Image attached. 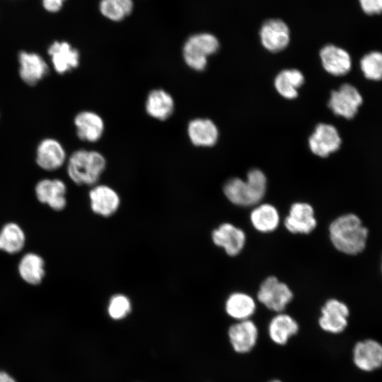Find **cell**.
<instances>
[{"label": "cell", "instance_id": "1", "mask_svg": "<svg viewBox=\"0 0 382 382\" xmlns=\"http://www.w3.org/2000/svg\"><path fill=\"white\" fill-rule=\"evenodd\" d=\"M329 237L339 252L357 255L366 248L369 229L355 214L347 213L334 219L329 226Z\"/></svg>", "mask_w": 382, "mask_h": 382}, {"label": "cell", "instance_id": "2", "mask_svg": "<svg viewBox=\"0 0 382 382\" xmlns=\"http://www.w3.org/2000/svg\"><path fill=\"white\" fill-rule=\"evenodd\" d=\"M106 166V159L101 153L80 149L69 157L66 172L75 184L92 187L98 184Z\"/></svg>", "mask_w": 382, "mask_h": 382}, {"label": "cell", "instance_id": "3", "mask_svg": "<svg viewBox=\"0 0 382 382\" xmlns=\"http://www.w3.org/2000/svg\"><path fill=\"white\" fill-rule=\"evenodd\" d=\"M267 189V178L262 171L252 169L246 180L239 178L229 179L224 185V193L233 204L241 207L255 206L263 199Z\"/></svg>", "mask_w": 382, "mask_h": 382}, {"label": "cell", "instance_id": "4", "mask_svg": "<svg viewBox=\"0 0 382 382\" xmlns=\"http://www.w3.org/2000/svg\"><path fill=\"white\" fill-rule=\"evenodd\" d=\"M219 48L218 39L207 33H197L190 36L183 47V57L186 65L191 69L201 71L207 65L208 57L215 54Z\"/></svg>", "mask_w": 382, "mask_h": 382}, {"label": "cell", "instance_id": "5", "mask_svg": "<svg viewBox=\"0 0 382 382\" xmlns=\"http://www.w3.org/2000/svg\"><path fill=\"white\" fill-rule=\"evenodd\" d=\"M257 297L270 310L280 312L291 301L293 294L289 287L277 277L270 276L260 284Z\"/></svg>", "mask_w": 382, "mask_h": 382}, {"label": "cell", "instance_id": "6", "mask_svg": "<svg viewBox=\"0 0 382 382\" xmlns=\"http://www.w3.org/2000/svg\"><path fill=\"white\" fill-rule=\"evenodd\" d=\"M362 102L358 90L351 84L345 83L331 92L328 105L335 115L349 120L356 115Z\"/></svg>", "mask_w": 382, "mask_h": 382}, {"label": "cell", "instance_id": "7", "mask_svg": "<svg viewBox=\"0 0 382 382\" xmlns=\"http://www.w3.org/2000/svg\"><path fill=\"white\" fill-rule=\"evenodd\" d=\"M66 191L65 183L57 178L42 179L35 187L37 199L56 212L62 211L66 207Z\"/></svg>", "mask_w": 382, "mask_h": 382}, {"label": "cell", "instance_id": "8", "mask_svg": "<svg viewBox=\"0 0 382 382\" xmlns=\"http://www.w3.org/2000/svg\"><path fill=\"white\" fill-rule=\"evenodd\" d=\"M340 145L341 138L337 129L329 124H318L308 139L310 150L322 158L337 151Z\"/></svg>", "mask_w": 382, "mask_h": 382}, {"label": "cell", "instance_id": "9", "mask_svg": "<svg viewBox=\"0 0 382 382\" xmlns=\"http://www.w3.org/2000/svg\"><path fill=\"white\" fill-rule=\"evenodd\" d=\"M91 211L103 217H110L120 208L121 199L119 194L109 185L96 184L88 192Z\"/></svg>", "mask_w": 382, "mask_h": 382}, {"label": "cell", "instance_id": "10", "mask_svg": "<svg viewBox=\"0 0 382 382\" xmlns=\"http://www.w3.org/2000/svg\"><path fill=\"white\" fill-rule=\"evenodd\" d=\"M66 160L65 149L57 139L46 138L38 144L35 161L40 168L48 171L56 170L64 164Z\"/></svg>", "mask_w": 382, "mask_h": 382}, {"label": "cell", "instance_id": "11", "mask_svg": "<svg viewBox=\"0 0 382 382\" xmlns=\"http://www.w3.org/2000/svg\"><path fill=\"white\" fill-rule=\"evenodd\" d=\"M260 36L263 47L272 52L283 50L290 40L289 29L280 19L266 21L260 28Z\"/></svg>", "mask_w": 382, "mask_h": 382}, {"label": "cell", "instance_id": "12", "mask_svg": "<svg viewBox=\"0 0 382 382\" xmlns=\"http://www.w3.org/2000/svg\"><path fill=\"white\" fill-rule=\"evenodd\" d=\"M19 76L29 86H34L45 78L49 66L37 53L22 50L18 53Z\"/></svg>", "mask_w": 382, "mask_h": 382}, {"label": "cell", "instance_id": "13", "mask_svg": "<svg viewBox=\"0 0 382 382\" xmlns=\"http://www.w3.org/2000/svg\"><path fill=\"white\" fill-rule=\"evenodd\" d=\"M349 314V308L345 303L335 299H330L325 302L321 309L319 325L327 332L339 333L345 329Z\"/></svg>", "mask_w": 382, "mask_h": 382}, {"label": "cell", "instance_id": "14", "mask_svg": "<svg viewBox=\"0 0 382 382\" xmlns=\"http://www.w3.org/2000/svg\"><path fill=\"white\" fill-rule=\"evenodd\" d=\"M317 221L311 205L306 202L294 203L284 219L286 228L292 233L307 234L316 226Z\"/></svg>", "mask_w": 382, "mask_h": 382}, {"label": "cell", "instance_id": "15", "mask_svg": "<svg viewBox=\"0 0 382 382\" xmlns=\"http://www.w3.org/2000/svg\"><path fill=\"white\" fill-rule=\"evenodd\" d=\"M48 55L54 71L65 74L79 65V51L65 41H54L47 49Z\"/></svg>", "mask_w": 382, "mask_h": 382}, {"label": "cell", "instance_id": "16", "mask_svg": "<svg viewBox=\"0 0 382 382\" xmlns=\"http://www.w3.org/2000/svg\"><path fill=\"white\" fill-rule=\"evenodd\" d=\"M213 243L225 250L230 256H236L243 250L245 243L244 231L230 223H224L212 233Z\"/></svg>", "mask_w": 382, "mask_h": 382}, {"label": "cell", "instance_id": "17", "mask_svg": "<svg viewBox=\"0 0 382 382\" xmlns=\"http://www.w3.org/2000/svg\"><path fill=\"white\" fill-rule=\"evenodd\" d=\"M74 123L79 139L83 141L96 142L104 133L105 123L103 118L91 110H83L77 113Z\"/></svg>", "mask_w": 382, "mask_h": 382}, {"label": "cell", "instance_id": "18", "mask_svg": "<svg viewBox=\"0 0 382 382\" xmlns=\"http://www.w3.org/2000/svg\"><path fill=\"white\" fill-rule=\"evenodd\" d=\"M319 54L324 69L332 75L343 76L351 69L350 55L341 47L327 45L320 50Z\"/></svg>", "mask_w": 382, "mask_h": 382}, {"label": "cell", "instance_id": "19", "mask_svg": "<svg viewBox=\"0 0 382 382\" xmlns=\"http://www.w3.org/2000/svg\"><path fill=\"white\" fill-rule=\"evenodd\" d=\"M354 362L361 370L371 371L382 366V345L373 340H366L356 344Z\"/></svg>", "mask_w": 382, "mask_h": 382}, {"label": "cell", "instance_id": "20", "mask_svg": "<svg viewBox=\"0 0 382 382\" xmlns=\"http://www.w3.org/2000/svg\"><path fill=\"white\" fill-rule=\"evenodd\" d=\"M187 136L191 143L196 146L210 147L219 138V130L209 119L195 118L190 120L187 128Z\"/></svg>", "mask_w": 382, "mask_h": 382}, {"label": "cell", "instance_id": "21", "mask_svg": "<svg viewBox=\"0 0 382 382\" xmlns=\"http://www.w3.org/2000/svg\"><path fill=\"white\" fill-rule=\"evenodd\" d=\"M174 110V99L166 91L156 88L148 93L145 102V110L152 118L165 121L173 115Z\"/></svg>", "mask_w": 382, "mask_h": 382}, {"label": "cell", "instance_id": "22", "mask_svg": "<svg viewBox=\"0 0 382 382\" xmlns=\"http://www.w3.org/2000/svg\"><path fill=\"white\" fill-rule=\"evenodd\" d=\"M228 336L234 350L245 353L255 346L257 329L255 324L249 319L240 320L230 327Z\"/></svg>", "mask_w": 382, "mask_h": 382}, {"label": "cell", "instance_id": "23", "mask_svg": "<svg viewBox=\"0 0 382 382\" xmlns=\"http://www.w3.org/2000/svg\"><path fill=\"white\" fill-rule=\"evenodd\" d=\"M45 260L38 254L28 253L20 260L18 272L27 284L36 286L41 284L45 276Z\"/></svg>", "mask_w": 382, "mask_h": 382}, {"label": "cell", "instance_id": "24", "mask_svg": "<svg viewBox=\"0 0 382 382\" xmlns=\"http://www.w3.org/2000/svg\"><path fill=\"white\" fill-rule=\"evenodd\" d=\"M25 241V233L16 223H6L0 229V250L4 253L13 255L21 252Z\"/></svg>", "mask_w": 382, "mask_h": 382}, {"label": "cell", "instance_id": "25", "mask_svg": "<svg viewBox=\"0 0 382 382\" xmlns=\"http://www.w3.org/2000/svg\"><path fill=\"white\" fill-rule=\"evenodd\" d=\"M250 221L253 227L262 233L274 231L279 224V214L275 207L270 204L256 206L250 213Z\"/></svg>", "mask_w": 382, "mask_h": 382}, {"label": "cell", "instance_id": "26", "mask_svg": "<svg viewBox=\"0 0 382 382\" xmlns=\"http://www.w3.org/2000/svg\"><path fill=\"white\" fill-rule=\"evenodd\" d=\"M303 74L297 69H284L275 77L274 84L277 91L286 99H294L298 96V88L304 83Z\"/></svg>", "mask_w": 382, "mask_h": 382}, {"label": "cell", "instance_id": "27", "mask_svg": "<svg viewBox=\"0 0 382 382\" xmlns=\"http://www.w3.org/2000/svg\"><path fill=\"white\" fill-rule=\"evenodd\" d=\"M255 302L248 294L243 292L231 294L226 301L228 316L238 320L248 319L255 311Z\"/></svg>", "mask_w": 382, "mask_h": 382}, {"label": "cell", "instance_id": "28", "mask_svg": "<svg viewBox=\"0 0 382 382\" xmlns=\"http://www.w3.org/2000/svg\"><path fill=\"white\" fill-rule=\"evenodd\" d=\"M299 330L296 320L287 314H278L274 316L269 325V334L271 339L277 344L284 345L289 338L295 335Z\"/></svg>", "mask_w": 382, "mask_h": 382}, {"label": "cell", "instance_id": "29", "mask_svg": "<svg viewBox=\"0 0 382 382\" xmlns=\"http://www.w3.org/2000/svg\"><path fill=\"white\" fill-rule=\"evenodd\" d=\"M132 8V0H102L100 3L101 13L114 21L122 20L131 13Z\"/></svg>", "mask_w": 382, "mask_h": 382}, {"label": "cell", "instance_id": "30", "mask_svg": "<svg viewBox=\"0 0 382 382\" xmlns=\"http://www.w3.org/2000/svg\"><path fill=\"white\" fill-rule=\"evenodd\" d=\"M360 67L364 76L373 81L382 79V53L371 52L365 54L360 61Z\"/></svg>", "mask_w": 382, "mask_h": 382}, {"label": "cell", "instance_id": "31", "mask_svg": "<svg viewBox=\"0 0 382 382\" xmlns=\"http://www.w3.org/2000/svg\"><path fill=\"white\" fill-rule=\"evenodd\" d=\"M131 308L132 303L128 296L122 294H116L109 301L108 312L112 319L120 320L129 313Z\"/></svg>", "mask_w": 382, "mask_h": 382}, {"label": "cell", "instance_id": "32", "mask_svg": "<svg viewBox=\"0 0 382 382\" xmlns=\"http://www.w3.org/2000/svg\"><path fill=\"white\" fill-rule=\"evenodd\" d=\"M362 11L368 15L382 13V0H359Z\"/></svg>", "mask_w": 382, "mask_h": 382}, {"label": "cell", "instance_id": "33", "mask_svg": "<svg viewBox=\"0 0 382 382\" xmlns=\"http://www.w3.org/2000/svg\"><path fill=\"white\" fill-rule=\"evenodd\" d=\"M65 0H42V4L45 11L49 13H57L63 6Z\"/></svg>", "mask_w": 382, "mask_h": 382}, {"label": "cell", "instance_id": "34", "mask_svg": "<svg viewBox=\"0 0 382 382\" xmlns=\"http://www.w3.org/2000/svg\"><path fill=\"white\" fill-rule=\"evenodd\" d=\"M0 382H16V380L8 373L0 371Z\"/></svg>", "mask_w": 382, "mask_h": 382}, {"label": "cell", "instance_id": "35", "mask_svg": "<svg viewBox=\"0 0 382 382\" xmlns=\"http://www.w3.org/2000/svg\"><path fill=\"white\" fill-rule=\"evenodd\" d=\"M270 382H281L280 381H278V380H274V381H272Z\"/></svg>", "mask_w": 382, "mask_h": 382}, {"label": "cell", "instance_id": "36", "mask_svg": "<svg viewBox=\"0 0 382 382\" xmlns=\"http://www.w3.org/2000/svg\"><path fill=\"white\" fill-rule=\"evenodd\" d=\"M381 274H382V264H381Z\"/></svg>", "mask_w": 382, "mask_h": 382}]
</instances>
